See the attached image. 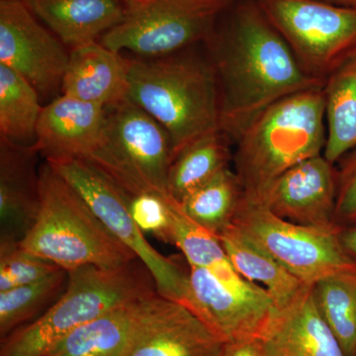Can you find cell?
I'll list each match as a JSON object with an SVG mask.
<instances>
[{
    "mask_svg": "<svg viewBox=\"0 0 356 356\" xmlns=\"http://www.w3.org/2000/svg\"><path fill=\"white\" fill-rule=\"evenodd\" d=\"M69 50L96 42L120 24L130 0H24Z\"/></svg>",
    "mask_w": 356,
    "mask_h": 356,
    "instance_id": "18",
    "label": "cell"
},
{
    "mask_svg": "<svg viewBox=\"0 0 356 356\" xmlns=\"http://www.w3.org/2000/svg\"><path fill=\"white\" fill-rule=\"evenodd\" d=\"M172 243L189 266L209 269L228 259L219 238L187 216L178 201L172 207Z\"/></svg>",
    "mask_w": 356,
    "mask_h": 356,
    "instance_id": "28",
    "label": "cell"
},
{
    "mask_svg": "<svg viewBox=\"0 0 356 356\" xmlns=\"http://www.w3.org/2000/svg\"><path fill=\"white\" fill-rule=\"evenodd\" d=\"M325 156L337 165L356 147V50L325 79Z\"/></svg>",
    "mask_w": 356,
    "mask_h": 356,
    "instance_id": "22",
    "label": "cell"
},
{
    "mask_svg": "<svg viewBox=\"0 0 356 356\" xmlns=\"http://www.w3.org/2000/svg\"><path fill=\"white\" fill-rule=\"evenodd\" d=\"M307 74L324 81L356 50V8L322 0H257Z\"/></svg>",
    "mask_w": 356,
    "mask_h": 356,
    "instance_id": "10",
    "label": "cell"
},
{
    "mask_svg": "<svg viewBox=\"0 0 356 356\" xmlns=\"http://www.w3.org/2000/svg\"><path fill=\"white\" fill-rule=\"evenodd\" d=\"M323 86L274 103L235 140L234 170L248 202L261 204L280 175L324 154L327 125Z\"/></svg>",
    "mask_w": 356,
    "mask_h": 356,
    "instance_id": "3",
    "label": "cell"
},
{
    "mask_svg": "<svg viewBox=\"0 0 356 356\" xmlns=\"http://www.w3.org/2000/svg\"><path fill=\"white\" fill-rule=\"evenodd\" d=\"M154 293L115 307L77 327L46 356L123 355L132 339L140 314L147 300Z\"/></svg>",
    "mask_w": 356,
    "mask_h": 356,
    "instance_id": "20",
    "label": "cell"
},
{
    "mask_svg": "<svg viewBox=\"0 0 356 356\" xmlns=\"http://www.w3.org/2000/svg\"><path fill=\"white\" fill-rule=\"evenodd\" d=\"M231 1H232V0H231Z\"/></svg>",
    "mask_w": 356,
    "mask_h": 356,
    "instance_id": "35",
    "label": "cell"
},
{
    "mask_svg": "<svg viewBox=\"0 0 356 356\" xmlns=\"http://www.w3.org/2000/svg\"><path fill=\"white\" fill-rule=\"evenodd\" d=\"M220 356H267L264 339L257 337L225 343Z\"/></svg>",
    "mask_w": 356,
    "mask_h": 356,
    "instance_id": "32",
    "label": "cell"
},
{
    "mask_svg": "<svg viewBox=\"0 0 356 356\" xmlns=\"http://www.w3.org/2000/svg\"><path fill=\"white\" fill-rule=\"evenodd\" d=\"M356 356V355H355Z\"/></svg>",
    "mask_w": 356,
    "mask_h": 356,
    "instance_id": "36",
    "label": "cell"
},
{
    "mask_svg": "<svg viewBox=\"0 0 356 356\" xmlns=\"http://www.w3.org/2000/svg\"><path fill=\"white\" fill-rule=\"evenodd\" d=\"M184 305L225 343L268 334L280 310L266 288L243 277L229 259L189 266Z\"/></svg>",
    "mask_w": 356,
    "mask_h": 356,
    "instance_id": "9",
    "label": "cell"
},
{
    "mask_svg": "<svg viewBox=\"0 0 356 356\" xmlns=\"http://www.w3.org/2000/svg\"><path fill=\"white\" fill-rule=\"evenodd\" d=\"M60 95L104 108L127 99V58L97 41L72 49Z\"/></svg>",
    "mask_w": 356,
    "mask_h": 356,
    "instance_id": "17",
    "label": "cell"
},
{
    "mask_svg": "<svg viewBox=\"0 0 356 356\" xmlns=\"http://www.w3.org/2000/svg\"><path fill=\"white\" fill-rule=\"evenodd\" d=\"M40 24L24 0H0V65L24 77L39 95L62 91L70 50Z\"/></svg>",
    "mask_w": 356,
    "mask_h": 356,
    "instance_id": "12",
    "label": "cell"
},
{
    "mask_svg": "<svg viewBox=\"0 0 356 356\" xmlns=\"http://www.w3.org/2000/svg\"><path fill=\"white\" fill-rule=\"evenodd\" d=\"M231 0H130L120 24L102 38L103 46L140 58H159L207 43Z\"/></svg>",
    "mask_w": 356,
    "mask_h": 356,
    "instance_id": "7",
    "label": "cell"
},
{
    "mask_svg": "<svg viewBox=\"0 0 356 356\" xmlns=\"http://www.w3.org/2000/svg\"><path fill=\"white\" fill-rule=\"evenodd\" d=\"M334 220L339 226L356 224V147L339 161Z\"/></svg>",
    "mask_w": 356,
    "mask_h": 356,
    "instance_id": "31",
    "label": "cell"
},
{
    "mask_svg": "<svg viewBox=\"0 0 356 356\" xmlns=\"http://www.w3.org/2000/svg\"><path fill=\"white\" fill-rule=\"evenodd\" d=\"M47 163L81 194L110 233L149 268L159 294L184 303L188 271L147 242L129 209L127 192L86 161L67 159Z\"/></svg>",
    "mask_w": 356,
    "mask_h": 356,
    "instance_id": "11",
    "label": "cell"
},
{
    "mask_svg": "<svg viewBox=\"0 0 356 356\" xmlns=\"http://www.w3.org/2000/svg\"><path fill=\"white\" fill-rule=\"evenodd\" d=\"M42 110L34 86L15 70L0 65V138L32 146Z\"/></svg>",
    "mask_w": 356,
    "mask_h": 356,
    "instance_id": "24",
    "label": "cell"
},
{
    "mask_svg": "<svg viewBox=\"0 0 356 356\" xmlns=\"http://www.w3.org/2000/svg\"><path fill=\"white\" fill-rule=\"evenodd\" d=\"M127 62V98L165 128L173 158L193 140L221 130L219 84L208 54L188 49L168 57Z\"/></svg>",
    "mask_w": 356,
    "mask_h": 356,
    "instance_id": "2",
    "label": "cell"
},
{
    "mask_svg": "<svg viewBox=\"0 0 356 356\" xmlns=\"http://www.w3.org/2000/svg\"><path fill=\"white\" fill-rule=\"evenodd\" d=\"M312 287L280 312L264 339L267 356H346L316 306Z\"/></svg>",
    "mask_w": 356,
    "mask_h": 356,
    "instance_id": "19",
    "label": "cell"
},
{
    "mask_svg": "<svg viewBox=\"0 0 356 356\" xmlns=\"http://www.w3.org/2000/svg\"><path fill=\"white\" fill-rule=\"evenodd\" d=\"M232 225L309 286L327 276L356 269V259L341 243L343 227L296 224L245 197Z\"/></svg>",
    "mask_w": 356,
    "mask_h": 356,
    "instance_id": "8",
    "label": "cell"
},
{
    "mask_svg": "<svg viewBox=\"0 0 356 356\" xmlns=\"http://www.w3.org/2000/svg\"><path fill=\"white\" fill-rule=\"evenodd\" d=\"M206 44L219 84L220 129L233 143L274 103L324 86L301 67L257 0L236 7Z\"/></svg>",
    "mask_w": 356,
    "mask_h": 356,
    "instance_id": "1",
    "label": "cell"
},
{
    "mask_svg": "<svg viewBox=\"0 0 356 356\" xmlns=\"http://www.w3.org/2000/svg\"><path fill=\"white\" fill-rule=\"evenodd\" d=\"M337 168L323 154L293 166L271 184L261 205L276 216L317 228L337 227L334 220Z\"/></svg>",
    "mask_w": 356,
    "mask_h": 356,
    "instance_id": "14",
    "label": "cell"
},
{
    "mask_svg": "<svg viewBox=\"0 0 356 356\" xmlns=\"http://www.w3.org/2000/svg\"><path fill=\"white\" fill-rule=\"evenodd\" d=\"M232 140L221 130L204 135L184 147L173 158L168 175L170 196L178 202L231 168Z\"/></svg>",
    "mask_w": 356,
    "mask_h": 356,
    "instance_id": "23",
    "label": "cell"
},
{
    "mask_svg": "<svg viewBox=\"0 0 356 356\" xmlns=\"http://www.w3.org/2000/svg\"><path fill=\"white\" fill-rule=\"evenodd\" d=\"M243 199L240 179L228 168L186 196L180 205L187 216L219 236L233 224Z\"/></svg>",
    "mask_w": 356,
    "mask_h": 356,
    "instance_id": "25",
    "label": "cell"
},
{
    "mask_svg": "<svg viewBox=\"0 0 356 356\" xmlns=\"http://www.w3.org/2000/svg\"><path fill=\"white\" fill-rule=\"evenodd\" d=\"M67 271H57L42 280L0 292V337L38 318L64 293Z\"/></svg>",
    "mask_w": 356,
    "mask_h": 356,
    "instance_id": "27",
    "label": "cell"
},
{
    "mask_svg": "<svg viewBox=\"0 0 356 356\" xmlns=\"http://www.w3.org/2000/svg\"><path fill=\"white\" fill-rule=\"evenodd\" d=\"M341 240L346 252L356 259V224L341 228Z\"/></svg>",
    "mask_w": 356,
    "mask_h": 356,
    "instance_id": "33",
    "label": "cell"
},
{
    "mask_svg": "<svg viewBox=\"0 0 356 356\" xmlns=\"http://www.w3.org/2000/svg\"><path fill=\"white\" fill-rule=\"evenodd\" d=\"M60 266L24 250L20 243H0V292L29 284Z\"/></svg>",
    "mask_w": 356,
    "mask_h": 356,
    "instance_id": "29",
    "label": "cell"
},
{
    "mask_svg": "<svg viewBox=\"0 0 356 356\" xmlns=\"http://www.w3.org/2000/svg\"><path fill=\"white\" fill-rule=\"evenodd\" d=\"M39 170L38 216L21 247L67 271L86 266L119 268L138 259L47 161Z\"/></svg>",
    "mask_w": 356,
    "mask_h": 356,
    "instance_id": "5",
    "label": "cell"
},
{
    "mask_svg": "<svg viewBox=\"0 0 356 356\" xmlns=\"http://www.w3.org/2000/svg\"><path fill=\"white\" fill-rule=\"evenodd\" d=\"M314 301L346 356L356 355V269L327 276L312 287Z\"/></svg>",
    "mask_w": 356,
    "mask_h": 356,
    "instance_id": "26",
    "label": "cell"
},
{
    "mask_svg": "<svg viewBox=\"0 0 356 356\" xmlns=\"http://www.w3.org/2000/svg\"><path fill=\"white\" fill-rule=\"evenodd\" d=\"M106 108L60 95L42 110L35 149L46 161H88L104 128Z\"/></svg>",
    "mask_w": 356,
    "mask_h": 356,
    "instance_id": "15",
    "label": "cell"
},
{
    "mask_svg": "<svg viewBox=\"0 0 356 356\" xmlns=\"http://www.w3.org/2000/svg\"><path fill=\"white\" fill-rule=\"evenodd\" d=\"M172 159L165 128L127 98L106 107L102 140L86 163L129 195L149 191L170 196L168 175Z\"/></svg>",
    "mask_w": 356,
    "mask_h": 356,
    "instance_id": "6",
    "label": "cell"
},
{
    "mask_svg": "<svg viewBox=\"0 0 356 356\" xmlns=\"http://www.w3.org/2000/svg\"><path fill=\"white\" fill-rule=\"evenodd\" d=\"M67 275L64 293L43 315L1 339L0 356H46L77 327L158 291L151 271L139 259L119 268L81 266Z\"/></svg>",
    "mask_w": 356,
    "mask_h": 356,
    "instance_id": "4",
    "label": "cell"
},
{
    "mask_svg": "<svg viewBox=\"0 0 356 356\" xmlns=\"http://www.w3.org/2000/svg\"><path fill=\"white\" fill-rule=\"evenodd\" d=\"M322 1L329 2L334 6L356 8V0H322Z\"/></svg>",
    "mask_w": 356,
    "mask_h": 356,
    "instance_id": "34",
    "label": "cell"
},
{
    "mask_svg": "<svg viewBox=\"0 0 356 356\" xmlns=\"http://www.w3.org/2000/svg\"><path fill=\"white\" fill-rule=\"evenodd\" d=\"M218 238L236 270L245 280L264 285L280 312L312 287L248 240L233 225Z\"/></svg>",
    "mask_w": 356,
    "mask_h": 356,
    "instance_id": "21",
    "label": "cell"
},
{
    "mask_svg": "<svg viewBox=\"0 0 356 356\" xmlns=\"http://www.w3.org/2000/svg\"><path fill=\"white\" fill-rule=\"evenodd\" d=\"M175 199L156 192L129 195V209L143 233L152 234L161 242L172 243V207Z\"/></svg>",
    "mask_w": 356,
    "mask_h": 356,
    "instance_id": "30",
    "label": "cell"
},
{
    "mask_svg": "<svg viewBox=\"0 0 356 356\" xmlns=\"http://www.w3.org/2000/svg\"><path fill=\"white\" fill-rule=\"evenodd\" d=\"M224 344L184 304L156 292L147 300L122 356H220Z\"/></svg>",
    "mask_w": 356,
    "mask_h": 356,
    "instance_id": "13",
    "label": "cell"
},
{
    "mask_svg": "<svg viewBox=\"0 0 356 356\" xmlns=\"http://www.w3.org/2000/svg\"><path fill=\"white\" fill-rule=\"evenodd\" d=\"M34 146L0 138V243H21L41 204Z\"/></svg>",
    "mask_w": 356,
    "mask_h": 356,
    "instance_id": "16",
    "label": "cell"
}]
</instances>
